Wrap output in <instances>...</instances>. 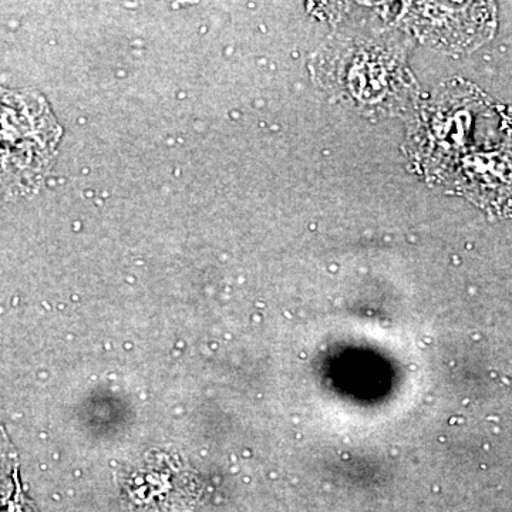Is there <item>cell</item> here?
Instances as JSON below:
<instances>
[{"label": "cell", "instance_id": "cell-1", "mask_svg": "<svg viewBox=\"0 0 512 512\" xmlns=\"http://www.w3.org/2000/svg\"><path fill=\"white\" fill-rule=\"evenodd\" d=\"M57 136L59 127L42 100L0 96V197L32 187L55 151Z\"/></svg>", "mask_w": 512, "mask_h": 512}]
</instances>
